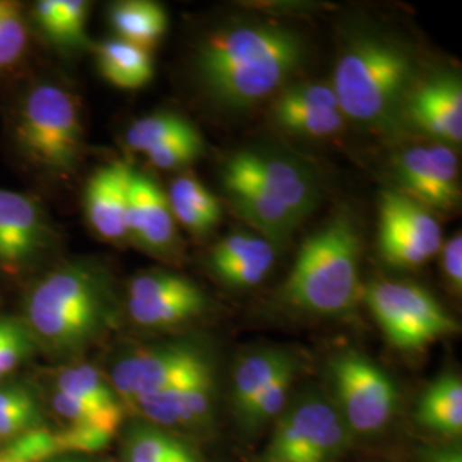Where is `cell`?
I'll use <instances>...</instances> for the list:
<instances>
[{"instance_id":"obj_1","label":"cell","mask_w":462,"mask_h":462,"mask_svg":"<svg viewBox=\"0 0 462 462\" xmlns=\"http://www.w3.org/2000/svg\"><path fill=\"white\" fill-rule=\"evenodd\" d=\"M301 34L271 23H242L209 34L199 47L196 74L219 108L242 112L281 89L305 62Z\"/></svg>"},{"instance_id":"obj_2","label":"cell","mask_w":462,"mask_h":462,"mask_svg":"<svg viewBox=\"0 0 462 462\" xmlns=\"http://www.w3.org/2000/svg\"><path fill=\"white\" fill-rule=\"evenodd\" d=\"M34 341L55 355H76L116 324L108 271L93 261H69L34 281L24 300Z\"/></svg>"},{"instance_id":"obj_3","label":"cell","mask_w":462,"mask_h":462,"mask_svg":"<svg viewBox=\"0 0 462 462\" xmlns=\"http://www.w3.org/2000/svg\"><path fill=\"white\" fill-rule=\"evenodd\" d=\"M413 55L396 40L364 34L349 42L337 59L332 89L345 118L389 131L414 86Z\"/></svg>"},{"instance_id":"obj_4","label":"cell","mask_w":462,"mask_h":462,"mask_svg":"<svg viewBox=\"0 0 462 462\" xmlns=\"http://www.w3.org/2000/svg\"><path fill=\"white\" fill-rule=\"evenodd\" d=\"M362 238L346 211L328 219L298 250L280 300L303 314L339 317L360 297Z\"/></svg>"},{"instance_id":"obj_5","label":"cell","mask_w":462,"mask_h":462,"mask_svg":"<svg viewBox=\"0 0 462 462\" xmlns=\"http://www.w3.org/2000/svg\"><path fill=\"white\" fill-rule=\"evenodd\" d=\"M19 152L51 177H69L81 162L84 129L79 101L60 84L38 83L17 108Z\"/></svg>"},{"instance_id":"obj_6","label":"cell","mask_w":462,"mask_h":462,"mask_svg":"<svg viewBox=\"0 0 462 462\" xmlns=\"http://www.w3.org/2000/svg\"><path fill=\"white\" fill-rule=\"evenodd\" d=\"M353 439L329 396L303 391L278 416L264 462H336Z\"/></svg>"},{"instance_id":"obj_7","label":"cell","mask_w":462,"mask_h":462,"mask_svg":"<svg viewBox=\"0 0 462 462\" xmlns=\"http://www.w3.org/2000/svg\"><path fill=\"white\" fill-rule=\"evenodd\" d=\"M364 297L385 339L399 351H421L459 330L439 300L410 281L370 282Z\"/></svg>"},{"instance_id":"obj_8","label":"cell","mask_w":462,"mask_h":462,"mask_svg":"<svg viewBox=\"0 0 462 462\" xmlns=\"http://www.w3.org/2000/svg\"><path fill=\"white\" fill-rule=\"evenodd\" d=\"M332 402L353 437H374L387 429L397 408L393 379L356 349H345L329 364Z\"/></svg>"},{"instance_id":"obj_9","label":"cell","mask_w":462,"mask_h":462,"mask_svg":"<svg viewBox=\"0 0 462 462\" xmlns=\"http://www.w3.org/2000/svg\"><path fill=\"white\" fill-rule=\"evenodd\" d=\"M221 179L248 183L274 199L303 221L319 204V180L314 170L280 151H236L221 168Z\"/></svg>"},{"instance_id":"obj_10","label":"cell","mask_w":462,"mask_h":462,"mask_svg":"<svg viewBox=\"0 0 462 462\" xmlns=\"http://www.w3.org/2000/svg\"><path fill=\"white\" fill-rule=\"evenodd\" d=\"M213 366L208 349L196 341H170L139 347L116 360L110 383L122 404L133 406L141 397L160 393L170 385Z\"/></svg>"},{"instance_id":"obj_11","label":"cell","mask_w":462,"mask_h":462,"mask_svg":"<svg viewBox=\"0 0 462 462\" xmlns=\"http://www.w3.org/2000/svg\"><path fill=\"white\" fill-rule=\"evenodd\" d=\"M444 245L440 223L427 206L402 194L380 196V257L397 269H416L433 259Z\"/></svg>"},{"instance_id":"obj_12","label":"cell","mask_w":462,"mask_h":462,"mask_svg":"<svg viewBox=\"0 0 462 462\" xmlns=\"http://www.w3.org/2000/svg\"><path fill=\"white\" fill-rule=\"evenodd\" d=\"M208 310L202 288L182 274L144 271L129 282L127 312L146 329H170L198 319Z\"/></svg>"},{"instance_id":"obj_13","label":"cell","mask_w":462,"mask_h":462,"mask_svg":"<svg viewBox=\"0 0 462 462\" xmlns=\"http://www.w3.org/2000/svg\"><path fill=\"white\" fill-rule=\"evenodd\" d=\"M53 242L55 233L42 202L0 187V271L9 276L28 271Z\"/></svg>"},{"instance_id":"obj_14","label":"cell","mask_w":462,"mask_h":462,"mask_svg":"<svg viewBox=\"0 0 462 462\" xmlns=\"http://www.w3.org/2000/svg\"><path fill=\"white\" fill-rule=\"evenodd\" d=\"M401 192L430 211H450L461 200V168L456 151L446 144L414 146L394 162Z\"/></svg>"},{"instance_id":"obj_15","label":"cell","mask_w":462,"mask_h":462,"mask_svg":"<svg viewBox=\"0 0 462 462\" xmlns=\"http://www.w3.org/2000/svg\"><path fill=\"white\" fill-rule=\"evenodd\" d=\"M127 230L129 244L152 257L173 261L180 255L177 221L165 190L152 177L134 168Z\"/></svg>"},{"instance_id":"obj_16","label":"cell","mask_w":462,"mask_h":462,"mask_svg":"<svg viewBox=\"0 0 462 462\" xmlns=\"http://www.w3.org/2000/svg\"><path fill=\"white\" fill-rule=\"evenodd\" d=\"M160 429H209L216 408L215 365L133 404Z\"/></svg>"},{"instance_id":"obj_17","label":"cell","mask_w":462,"mask_h":462,"mask_svg":"<svg viewBox=\"0 0 462 462\" xmlns=\"http://www.w3.org/2000/svg\"><path fill=\"white\" fill-rule=\"evenodd\" d=\"M404 116L420 131L437 139L439 144H461V76L442 70L423 83L414 84L404 105Z\"/></svg>"},{"instance_id":"obj_18","label":"cell","mask_w":462,"mask_h":462,"mask_svg":"<svg viewBox=\"0 0 462 462\" xmlns=\"http://www.w3.org/2000/svg\"><path fill=\"white\" fill-rule=\"evenodd\" d=\"M133 166L114 162L99 166L84 187L83 206L89 228L101 240L116 245L129 244V199Z\"/></svg>"},{"instance_id":"obj_19","label":"cell","mask_w":462,"mask_h":462,"mask_svg":"<svg viewBox=\"0 0 462 462\" xmlns=\"http://www.w3.org/2000/svg\"><path fill=\"white\" fill-rule=\"evenodd\" d=\"M273 116L281 129L301 137H332L345 125L336 93L328 83L286 86L273 103Z\"/></svg>"},{"instance_id":"obj_20","label":"cell","mask_w":462,"mask_h":462,"mask_svg":"<svg viewBox=\"0 0 462 462\" xmlns=\"http://www.w3.org/2000/svg\"><path fill=\"white\" fill-rule=\"evenodd\" d=\"M276 261V245L264 236L233 231L223 236L209 254V269L231 288H254L271 273Z\"/></svg>"},{"instance_id":"obj_21","label":"cell","mask_w":462,"mask_h":462,"mask_svg":"<svg viewBox=\"0 0 462 462\" xmlns=\"http://www.w3.org/2000/svg\"><path fill=\"white\" fill-rule=\"evenodd\" d=\"M235 215L247 221L273 245L286 242L301 225V219L278 200L267 198L252 185L221 179Z\"/></svg>"},{"instance_id":"obj_22","label":"cell","mask_w":462,"mask_h":462,"mask_svg":"<svg viewBox=\"0 0 462 462\" xmlns=\"http://www.w3.org/2000/svg\"><path fill=\"white\" fill-rule=\"evenodd\" d=\"M166 198L177 225H182L192 235H208L221 221V202L190 173L175 177L170 183Z\"/></svg>"},{"instance_id":"obj_23","label":"cell","mask_w":462,"mask_h":462,"mask_svg":"<svg viewBox=\"0 0 462 462\" xmlns=\"http://www.w3.org/2000/svg\"><path fill=\"white\" fill-rule=\"evenodd\" d=\"M297 362L290 351L280 347H263L247 353L231 374L230 399L235 414L242 413L271 380Z\"/></svg>"},{"instance_id":"obj_24","label":"cell","mask_w":462,"mask_h":462,"mask_svg":"<svg viewBox=\"0 0 462 462\" xmlns=\"http://www.w3.org/2000/svg\"><path fill=\"white\" fill-rule=\"evenodd\" d=\"M416 420L421 427L442 437L462 433V382L456 374H444L431 382L420 397Z\"/></svg>"},{"instance_id":"obj_25","label":"cell","mask_w":462,"mask_h":462,"mask_svg":"<svg viewBox=\"0 0 462 462\" xmlns=\"http://www.w3.org/2000/svg\"><path fill=\"white\" fill-rule=\"evenodd\" d=\"M97 64L99 74L118 89H141L154 76L151 53L118 38L99 43Z\"/></svg>"},{"instance_id":"obj_26","label":"cell","mask_w":462,"mask_h":462,"mask_svg":"<svg viewBox=\"0 0 462 462\" xmlns=\"http://www.w3.org/2000/svg\"><path fill=\"white\" fill-rule=\"evenodd\" d=\"M110 24L118 40L151 51L168 28L165 7L149 0H125L110 7Z\"/></svg>"},{"instance_id":"obj_27","label":"cell","mask_w":462,"mask_h":462,"mask_svg":"<svg viewBox=\"0 0 462 462\" xmlns=\"http://www.w3.org/2000/svg\"><path fill=\"white\" fill-rule=\"evenodd\" d=\"M124 462H187L200 459L198 450L179 435L151 423H137L125 431Z\"/></svg>"},{"instance_id":"obj_28","label":"cell","mask_w":462,"mask_h":462,"mask_svg":"<svg viewBox=\"0 0 462 462\" xmlns=\"http://www.w3.org/2000/svg\"><path fill=\"white\" fill-rule=\"evenodd\" d=\"M89 4L83 0H40L34 21L55 47L79 49L86 43Z\"/></svg>"},{"instance_id":"obj_29","label":"cell","mask_w":462,"mask_h":462,"mask_svg":"<svg viewBox=\"0 0 462 462\" xmlns=\"http://www.w3.org/2000/svg\"><path fill=\"white\" fill-rule=\"evenodd\" d=\"M43 429V413L33 391L23 383H0V439H19Z\"/></svg>"},{"instance_id":"obj_30","label":"cell","mask_w":462,"mask_h":462,"mask_svg":"<svg viewBox=\"0 0 462 462\" xmlns=\"http://www.w3.org/2000/svg\"><path fill=\"white\" fill-rule=\"evenodd\" d=\"M297 374L298 362L271 380L264 389L248 402L247 408L236 416L240 425L250 433H254L274 421L290 402V394Z\"/></svg>"},{"instance_id":"obj_31","label":"cell","mask_w":462,"mask_h":462,"mask_svg":"<svg viewBox=\"0 0 462 462\" xmlns=\"http://www.w3.org/2000/svg\"><path fill=\"white\" fill-rule=\"evenodd\" d=\"M198 131L185 116L175 112H156L151 116H141L134 122L125 133V146L146 154L151 149L158 148L168 141L180 137L185 134Z\"/></svg>"},{"instance_id":"obj_32","label":"cell","mask_w":462,"mask_h":462,"mask_svg":"<svg viewBox=\"0 0 462 462\" xmlns=\"http://www.w3.org/2000/svg\"><path fill=\"white\" fill-rule=\"evenodd\" d=\"M57 391L103 408L124 406L110 380L93 365L81 364L62 368L57 377Z\"/></svg>"},{"instance_id":"obj_33","label":"cell","mask_w":462,"mask_h":462,"mask_svg":"<svg viewBox=\"0 0 462 462\" xmlns=\"http://www.w3.org/2000/svg\"><path fill=\"white\" fill-rule=\"evenodd\" d=\"M36 341L24 319L0 315V379L11 375L33 355Z\"/></svg>"},{"instance_id":"obj_34","label":"cell","mask_w":462,"mask_h":462,"mask_svg":"<svg viewBox=\"0 0 462 462\" xmlns=\"http://www.w3.org/2000/svg\"><path fill=\"white\" fill-rule=\"evenodd\" d=\"M51 406L62 418H66L69 425H93L116 433L124 420V406L103 408L59 391L51 396Z\"/></svg>"},{"instance_id":"obj_35","label":"cell","mask_w":462,"mask_h":462,"mask_svg":"<svg viewBox=\"0 0 462 462\" xmlns=\"http://www.w3.org/2000/svg\"><path fill=\"white\" fill-rule=\"evenodd\" d=\"M28 47V26L19 5L0 0V70L16 66Z\"/></svg>"},{"instance_id":"obj_36","label":"cell","mask_w":462,"mask_h":462,"mask_svg":"<svg viewBox=\"0 0 462 462\" xmlns=\"http://www.w3.org/2000/svg\"><path fill=\"white\" fill-rule=\"evenodd\" d=\"M62 456L55 431L34 430L0 450V462H47Z\"/></svg>"},{"instance_id":"obj_37","label":"cell","mask_w":462,"mask_h":462,"mask_svg":"<svg viewBox=\"0 0 462 462\" xmlns=\"http://www.w3.org/2000/svg\"><path fill=\"white\" fill-rule=\"evenodd\" d=\"M204 141L199 131L175 137L158 148L151 149L144 156L149 165L158 170H180L190 165L202 154Z\"/></svg>"},{"instance_id":"obj_38","label":"cell","mask_w":462,"mask_h":462,"mask_svg":"<svg viewBox=\"0 0 462 462\" xmlns=\"http://www.w3.org/2000/svg\"><path fill=\"white\" fill-rule=\"evenodd\" d=\"M55 435L62 456L97 454L110 446L116 437L114 431L93 425H67L66 429L55 431Z\"/></svg>"},{"instance_id":"obj_39","label":"cell","mask_w":462,"mask_h":462,"mask_svg":"<svg viewBox=\"0 0 462 462\" xmlns=\"http://www.w3.org/2000/svg\"><path fill=\"white\" fill-rule=\"evenodd\" d=\"M442 252V267L444 276L448 281L454 293L461 295L462 290V236L456 233L447 244L440 248Z\"/></svg>"},{"instance_id":"obj_40","label":"cell","mask_w":462,"mask_h":462,"mask_svg":"<svg viewBox=\"0 0 462 462\" xmlns=\"http://www.w3.org/2000/svg\"><path fill=\"white\" fill-rule=\"evenodd\" d=\"M418 462H462V450L459 444L446 447H433L421 454Z\"/></svg>"},{"instance_id":"obj_41","label":"cell","mask_w":462,"mask_h":462,"mask_svg":"<svg viewBox=\"0 0 462 462\" xmlns=\"http://www.w3.org/2000/svg\"><path fill=\"white\" fill-rule=\"evenodd\" d=\"M49 462H108V461H97V459H84L79 456H57L53 459H50Z\"/></svg>"},{"instance_id":"obj_42","label":"cell","mask_w":462,"mask_h":462,"mask_svg":"<svg viewBox=\"0 0 462 462\" xmlns=\"http://www.w3.org/2000/svg\"><path fill=\"white\" fill-rule=\"evenodd\" d=\"M187 462H202V459H196V461H187Z\"/></svg>"},{"instance_id":"obj_43","label":"cell","mask_w":462,"mask_h":462,"mask_svg":"<svg viewBox=\"0 0 462 462\" xmlns=\"http://www.w3.org/2000/svg\"><path fill=\"white\" fill-rule=\"evenodd\" d=\"M47 462H49V461H47Z\"/></svg>"}]
</instances>
